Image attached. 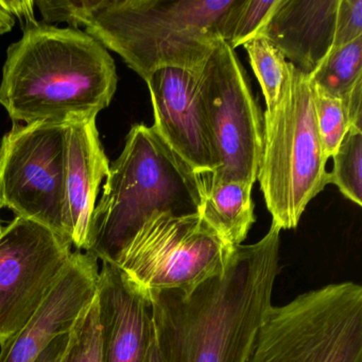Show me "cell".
<instances>
[{"label":"cell","mask_w":362,"mask_h":362,"mask_svg":"<svg viewBox=\"0 0 362 362\" xmlns=\"http://www.w3.org/2000/svg\"><path fill=\"white\" fill-rule=\"evenodd\" d=\"M110 163L96 118L67 122L64 156V228L76 251H84L97 194Z\"/></svg>","instance_id":"5bb4252c"},{"label":"cell","mask_w":362,"mask_h":362,"mask_svg":"<svg viewBox=\"0 0 362 362\" xmlns=\"http://www.w3.org/2000/svg\"><path fill=\"white\" fill-rule=\"evenodd\" d=\"M309 78L315 90L321 94L345 99L362 80V37L332 47Z\"/></svg>","instance_id":"e0dca14e"},{"label":"cell","mask_w":362,"mask_h":362,"mask_svg":"<svg viewBox=\"0 0 362 362\" xmlns=\"http://www.w3.org/2000/svg\"><path fill=\"white\" fill-rule=\"evenodd\" d=\"M243 47L249 54L250 64L259 82L267 110H272L287 79L288 62L276 47L259 35L243 44Z\"/></svg>","instance_id":"d6986e66"},{"label":"cell","mask_w":362,"mask_h":362,"mask_svg":"<svg viewBox=\"0 0 362 362\" xmlns=\"http://www.w3.org/2000/svg\"><path fill=\"white\" fill-rule=\"evenodd\" d=\"M1 4L14 18H16L20 20V22L22 23L23 31L39 24V22L35 20V10H33L35 1H30V0H1Z\"/></svg>","instance_id":"484cf974"},{"label":"cell","mask_w":362,"mask_h":362,"mask_svg":"<svg viewBox=\"0 0 362 362\" xmlns=\"http://www.w3.org/2000/svg\"><path fill=\"white\" fill-rule=\"evenodd\" d=\"M98 259L75 251L64 272L28 323L0 349V362H37L49 345L69 334L97 291Z\"/></svg>","instance_id":"7c38bea8"},{"label":"cell","mask_w":362,"mask_h":362,"mask_svg":"<svg viewBox=\"0 0 362 362\" xmlns=\"http://www.w3.org/2000/svg\"><path fill=\"white\" fill-rule=\"evenodd\" d=\"M153 105L152 128L194 173L219 167L196 71L160 67L146 80Z\"/></svg>","instance_id":"8fae6325"},{"label":"cell","mask_w":362,"mask_h":362,"mask_svg":"<svg viewBox=\"0 0 362 362\" xmlns=\"http://www.w3.org/2000/svg\"><path fill=\"white\" fill-rule=\"evenodd\" d=\"M97 0H35L46 24L66 23L73 29L83 26Z\"/></svg>","instance_id":"603a6c76"},{"label":"cell","mask_w":362,"mask_h":362,"mask_svg":"<svg viewBox=\"0 0 362 362\" xmlns=\"http://www.w3.org/2000/svg\"><path fill=\"white\" fill-rule=\"evenodd\" d=\"M334 158L328 182L351 202L362 205V131L349 129Z\"/></svg>","instance_id":"ffe728a7"},{"label":"cell","mask_w":362,"mask_h":362,"mask_svg":"<svg viewBox=\"0 0 362 362\" xmlns=\"http://www.w3.org/2000/svg\"><path fill=\"white\" fill-rule=\"evenodd\" d=\"M199 214L156 213L116 258L122 273L145 294L189 293L224 272L234 253Z\"/></svg>","instance_id":"52a82bcc"},{"label":"cell","mask_w":362,"mask_h":362,"mask_svg":"<svg viewBox=\"0 0 362 362\" xmlns=\"http://www.w3.org/2000/svg\"><path fill=\"white\" fill-rule=\"evenodd\" d=\"M96 298L105 362H144L153 336L149 298L107 262L99 270Z\"/></svg>","instance_id":"4fadbf2b"},{"label":"cell","mask_w":362,"mask_h":362,"mask_svg":"<svg viewBox=\"0 0 362 362\" xmlns=\"http://www.w3.org/2000/svg\"><path fill=\"white\" fill-rule=\"evenodd\" d=\"M219 167L207 177L215 183L257 181L264 118L234 50L220 39L196 69Z\"/></svg>","instance_id":"ba28073f"},{"label":"cell","mask_w":362,"mask_h":362,"mask_svg":"<svg viewBox=\"0 0 362 362\" xmlns=\"http://www.w3.org/2000/svg\"><path fill=\"white\" fill-rule=\"evenodd\" d=\"M315 107L324 153L326 158H332L349 129L344 105L341 99L325 96L315 90Z\"/></svg>","instance_id":"7402d4cb"},{"label":"cell","mask_w":362,"mask_h":362,"mask_svg":"<svg viewBox=\"0 0 362 362\" xmlns=\"http://www.w3.org/2000/svg\"><path fill=\"white\" fill-rule=\"evenodd\" d=\"M203 175L194 173L152 127L134 124L110 166L84 251L114 262L153 214H199Z\"/></svg>","instance_id":"3957f363"},{"label":"cell","mask_w":362,"mask_h":362,"mask_svg":"<svg viewBox=\"0 0 362 362\" xmlns=\"http://www.w3.org/2000/svg\"><path fill=\"white\" fill-rule=\"evenodd\" d=\"M60 362H105L96 296L74 326Z\"/></svg>","instance_id":"44dd1931"},{"label":"cell","mask_w":362,"mask_h":362,"mask_svg":"<svg viewBox=\"0 0 362 362\" xmlns=\"http://www.w3.org/2000/svg\"><path fill=\"white\" fill-rule=\"evenodd\" d=\"M16 25V18L5 9L0 0V35L10 33Z\"/></svg>","instance_id":"4316f807"},{"label":"cell","mask_w":362,"mask_h":362,"mask_svg":"<svg viewBox=\"0 0 362 362\" xmlns=\"http://www.w3.org/2000/svg\"><path fill=\"white\" fill-rule=\"evenodd\" d=\"M262 118L257 180L273 223L281 230H291L298 226L308 203L329 184L309 76L288 62L279 101Z\"/></svg>","instance_id":"5b68a950"},{"label":"cell","mask_w":362,"mask_h":362,"mask_svg":"<svg viewBox=\"0 0 362 362\" xmlns=\"http://www.w3.org/2000/svg\"><path fill=\"white\" fill-rule=\"evenodd\" d=\"M253 186L240 182L215 183L203 175L199 215L228 247L243 245L255 223Z\"/></svg>","instance_id":"2e32d148"},{"label":"cell","mask_w":362,"mask_h":362,"mask_svg":"<svg viewBox=\"0 0 362 362\" xmlns=\"http://www.w3.org/2000/svg\"><path fill=\"white\" fill-rule=\"evenodd\" d=\"M47 226L16 217L0 233V346L43 304L73 255Z\"/></svg>","instance_id":"30bf717a"},{"label":"cell","mask_w":362,"mask_h":362,"mask_svg":"<svg viewBox=\"0 0 362 362\" xmlns=\"http://www.w3.org/2000/svg\"><path fill=\"white\" fill-rule=\"evenodd\" d=\"M339 0H279L259 33L309 76L334 45Z\"/></svg>","instance_id":"9a60e30c"},{"label":"cell","mask_w":362,"mask_h":362,"mask_svg":"<svg viewBox=\"0 0 362 362\" xmlns=\"http://www.w3.org/2000/svg\"><path fill=\"white\" fill-rule=\"evenodd\" d=\"M281 228L238 245L226 270L189 293L150 294L154 337L164 362H247L272 306Z\"/></svg>","instance_id":"6da1fadb"},{"label":"cell","mask_w":362,"mask_h":362,"mask_svg":"<svg viewBox=\"0 0 362 362\" xmlns=\"http://www.w3.org/2000/svg\"><path fill=\"white\" fill-rule=\"evenodd\" d=\"M279 0H234L224 16L220 37L233 50L259 35Z\"/></svg>","instance_id":"ac0fdd59"},{"label":"cell","mask_w":362,"mask_h":362,"mask_svg":"<svg viewBox=\"0 0 362 362\" xmlns=\"http://www.w3.org/2000/svg\"><path fill=\"white\" fill-rule=\"evenodd\" d=\"M1 230H3V228H1V226H0V233H1Z\"/></svg>","instance_id":"f546056e"},{"label":"cell","mask_w":362,"mask_h":362,"mask_svg":"<svg viewBox=\"0 0 362 362\" xmlns=\"http://www.w3.org/2000/svg\"><path fill=\"white\" fill-rule=\"evenodd\" d=\"M37 362H50V361H48V360L45 359V358H41V359L37 360Z\"/></svg>","instance_id":"f1b7e54d"},{"label":"cell","mask_w":362,"mask_h":362,"mask_svg":"<svg viewBox=\"0 0 362 362\" xmlns=\"http://www.w3.org/2000/svg\"><path fill=\"white\" fill-rule=\"evenodd\" d=\"M247 362H362V287L330 284L271 306Z\"/></svg>","instance_id":"8992f818"},{"label":"cell","mask_w":362,"mask_h":362,"mask_svg":"<svg viewBox=\"0 0 362 362\" xmlns=\"http://www.w3.org/2000/svg\"><path fill=\"white\" fill-rule=\"evenodd\" d=\"M66 126L13 124L0 143V209H11L16 217L39 222L69 239L64 228Z\"/></svg>","instance_id":"9c48e42d"},{"label":"cell","mask_w":362,"mask_h":362,"mask_svg":"<svg viewBox=\"0 0 362 362\" xmlns=\"http://www.w3.org/2000/svg\"><path fill=\"white\" fill-rule=\"evenodd\" d=\"M342 101L346 112L349 128L362 131V80L356 83Z\"/></svg>","instance_id":"d4e9b609"},{"label":"cell","mask_w":362,"mask_h":362,"mask_svg":"<svg viewBox=\"0 0 362 362\" xmlns=\"http://www.w3.org/2000/svg\"><path fill=\"white\" fill-rule=\"evenodd\" d=\"M362 37V0H339L332 47Z\"/></svg>","instance_id":"cb8c5ba5"},{"label":"cell","mask_w":362,"mask_h":362,"mask_svg":"<svg viewBox=\"0 0 362 362\" xmlns=\"http://www.w3.org/2000/svg\"><path fill=\"white\" fill-rule=\"evenodd\" d=\"M234 0H97L86 33L147 80L160 67L196 71Z\"/></svg>","instance_id":"277c9868"},{"label":"cell","mask_w":362,"mask_h":362,"mask_svg":"<svg viewBox=\"0 0 362 362\" xmlns=\"http://www.w3.org/2000/svg\"><path fill=\"white\" fill-rule=\"evenodd\" d=\"M144 362H164L162 355H160V349L156 344V337L152 336L151 343H150L149 349H148L147 355H146Z\"/></svg>","instance_id":"83f0119b"},{"label":"cell","mask_w":362,"mask_h":362,"mask_svg":"<svg viewBox=\"0 0 362 362\" xmlns=\"http://www.w3.org/2000/svg\"><path fill=\"white\" fill-rule=\"evenodd\" d=\"M117 88L105 46L80 29L37 24L7 52L0 105L13 124L96 118Z\"/></svg>","instance_id":"7a4b0ae2"}]
</instances>
